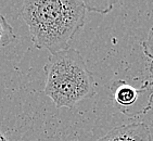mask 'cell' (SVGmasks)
Listing matches in <instances>:
<instances>
[{
    "mask_svg": "<svg viewBox=\"0 0 153 141\" xmlns=\"http://www.w3.org/2000/svg\"><path fill=\"white\" fill-rule=\"evenodd\" d=\"M45 73L47 78L44 92L56 108L72 109L80 101L96 96L92 73L76 49L50 53Z\"/></svg>",
    "mask_w": 153,
    "mask_h": 141,
    "instance_id": "2",
    "label": "cell"
},
{
    "mask_svg": "<svg viewBox=\"0 0 153 141\" xmlns=\"http://www.w3.org/2000/svg\"><path fill=\"white\" fill-rule=\"evenodd\" d=\"M0 141H9V140H8V138L4 136V134H3L1 130H0Z\"/></svg>",
    "mask_w": 153,
    "mask_h": 141,
    "instance_id": "8",
    "label": "cell"
},
{
    "mask_svg": "<svg viewBox=\"0 0 153 141\" xmlns=\"http://www.w3.org/2000/svg\"><path fill=\"white\" fill-rule=\"evenodd\" d=\"M149 72H150L151 82H152V84H153V61H150V64H149Z\"/></svg>",
    "mask_w": 153,
    "mask_h": 141,
    "instance_id": "7",
    "label": "cell"
},
{
    "mask_svg": "<svg viewBox=\"0 0 153 141\" xmlns=\"http://www.w3.org/2000/svg\"><path fill=\"white\" fill-rule=\"evenodd\" d=\"M141 46L144 56L150 61H153V26L151 27L150 32L148 34L147 39L141 42Z\"/></svg>",
    "mask_w": 153,
    "mask_h": 141,
    "instance_id": "6",
    "label": "cell"
},
{
    "mask_svg": "<svg viewBox=\"0 0 153 141\" xmlns=\"http://www.w3.org/2000/svg\"><path fill=\"white\" fill-rule=\"evenodd\" d=\"M113 100L118 111L128 117L146 114L153 103V84L146 80L140 88H136L125 80H116L111 86Z\"/></svg>",
    "mask_w": 153,
    "mask_h": 141,
    "instance_id": "3",
    "label": "cell"
},
{
    "mask_svg": "<svg viewBox=\"0 0 153 141\" xmlns=\"http://www.w3.org/2000/svg\"><path fill=\"white\" fill-rule=\"evenodd\" d=\"M15 39V34L11 24L2 14H0V48L7 47Z\"/></svg>",
    "mask_w": 153,
    "mask_h": 141,
    "instance_id": "5",
    "label": "cell"
},
{
    "mask_svg": "<svg viewBox=\"0 0 153 141\" xmlns=\"http://www.w3.org/2000/svg\"><path fill=\"white\" fill-rule=\"evenodd\" d=\"M97 141H153V139L150 128L138 122L115 127Z\"/></svg>",
    "mask_w": 153,
    "mask_h": 141,
    "instance_id": "4",
    "label": "cell"
},
{
    "mask_svg": "<svg viewBox=\"0 0 153 141\" xmlns=\"http://www.w3.org/2000/svg\"><path fill=\"white\" fill-rule=\"evenodd\" d=\"M88 4L80 0H27L21 15L36 48L50 53L65 50L85 24Z\"/></svg>",
    "mask_w": 153,
    "mask_h": 141,
    "instance_id": "1",
    "label": "cell"
}]
</instances>
